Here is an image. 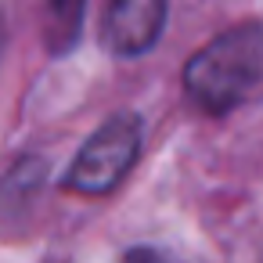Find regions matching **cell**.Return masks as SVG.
<instances>
[{
    "label": "cell",
    "instance_id": "cell-1",
    "mask_svg": "<svg viewBox=\"0 0 263 263\" xmlns=\"http://www.w3.org/2000/svg\"><path fill=\"white\" fill-rule=\"evenodd\" d=\"M184 90L213 119L263 101V22L231 26L195 51L184 65Z\"/></svg>",
    "mask_w": 263,
    "mask_h": 263
},
{
    "label": "cell",
    "instance_id": "cell-4",
    "mask_svg": "<svg viewBox=\"0 0 263 263\" xmlns=\"http://www.w3.org/2000/svg\"><path fill=\"white\" fill-rule=\"evenodd\" d=\"M87 0H40V33L51 58H65L76 51L83 33Z\"/></svg>",
    "mask_w": 263,
    "mask_h": 263
},
{
    "label": "cell",
    "instance_id": "cell-7",
    "mask_svg": "<svg viewBox=\"0 0 263 263\" xmlns=\"http://www.w3.org/2000/svg\"><path fill=\"white\" fill-rule=\"evenodd\" d=\"M4 44H8V22H4V11H0V54H4Z\"/></svg>",
    "mask_w": 263,
    "mask_h": 263
},
{
    "label": "cell",
    "instance_id": "cell-5",
    "mask_svg": "<svg viewBox=\"0 0 263 263\" xmlns=\"http://www.w3.org/2000/svg\"><path fill=\"white\" fill-rule=\"evenodd\" d=\"M44 177H47V162L40 155H22L11 166V173L0 180V205L8 213H18L33 198V191L44 184Z\"/></svg>",
    "mask_w": 263,
    "mask_h": 263
},
{
    "label": "cell",
    "instance_id": "cell-8",
    "mask_svg": "<svg viewBox=\"0 0 263 263\" xmlns=\"http://www.w3.org/2000/svg\"><path fill=\"white\" fill-rule=\"evenodd\" d=\"M259 263H263V256H259Z\"/></svg>",
    "mask_w": 263,
    "mask_h": 263
},
{
    "label": "cell",
    "instance_id": "cell-6",
    "mask_svg": "<svg viewBox=\"0 0 263 263\" xmlns=\"http://www.w3.org/2000/svg\"><path fill=\"white\" fill-rule=\"evenodd\" d=\"M126 263H173L166 252H159V249H152V245H134L130 252H126Z\"/></svg>",
    "mask_w": 263,
    "mask_h": 263
},
{
    "label": "cell",
    "instance_id": "cell-3",
    "mask_svg": "<svg viewBox=\"0 0 263 263\" xmlns=\"http://www.w3.org/2000/svg\"><path fill=\"white\" fill-rule=\"evenodd\" d=\"M170 15V0H105L101 8V47L112 58L148 54Z\"/></svg>",
    "mask_w": 263,
    "mask_h": 263
},
{
    "label": "cell",
    "instance_id": "cell-2",
    "mask_svg": "<svg viewBox=\"0 0 263 263\" xmlns=\"http://www.w3.org/2000/svg\"><path fill=\"white\" fill-rule=\"evenodd\" d=\"M141 148H144V119L137 112H116L83 141L62 187L83 198H105L137 166Z\"/></svg>",
    "mask_w": 263,
    "mask_h": 263
}]
</instances>
